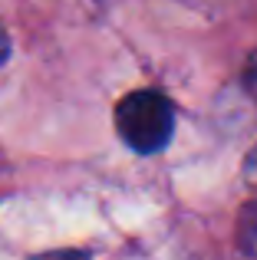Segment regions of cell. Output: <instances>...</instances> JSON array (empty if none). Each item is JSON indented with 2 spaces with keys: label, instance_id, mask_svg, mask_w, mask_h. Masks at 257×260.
<instances>
[{
  "label": "cell",
  "instance_id": "cell-1",
  "mask_svg": "<svg viewBox=\"0 0 257 260\" xmlns=\"http://www.w3.org/2000/svg\"><path fill=\"white\" fill-rule=\"evenodd\" d=\"M116 128L122 142L139 155H155L172 142L175 106L155 89L128 92L116 106Z\"/></svg>",
  "mask_w": 257,
  "mask_h": 260
},
{
  "label": "cell",
  "instance_id": "cell-2",
  "mask_svg": "<svg viewBox=\"0 0 257 260\" xmlns=\"http://www.w3.org/2000/svg\"><path fill=\"white\" fill-rule=\"evenodd\" d=\"M238 244L247 250V254L257 257V198L244 208V214H241V224H238Z\"/></svg>",
  "mask_w": 257,
  "mask_h": 260
},
{
  "label": "cell",
  "instance_id": "cell-4",
  "mask_svg": "<svg viewBox=\"0 0 257 260\" xmlns=\"http://www.w3.org/2000/svg\"><path fill=\"white\" fill-rule=\"evenodd\" d=\"M7 56H10V37H7L4 26H0V63H4Z\"/></svg>",
  "mask_w": 257,
  "mask_h": 260
},
{
  "label": "cell",
  "instance_id": "cell-3",
  "mask_svg": "<svg viewBox=\"0 0 257 260\" xmlns=\"http://www.w3.org/2000/svg\"><path fill=\"white\" fill-rule=\"evenodd\" d=\"M33 260H89V254H83V250H50V254H40Z\"/></svg>",
  "mask_w": 257,
  "mask_h": 260
}]
</instances>
